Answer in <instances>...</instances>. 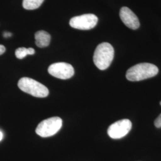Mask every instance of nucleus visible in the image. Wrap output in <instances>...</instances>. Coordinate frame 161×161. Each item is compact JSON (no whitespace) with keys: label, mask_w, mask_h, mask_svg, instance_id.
<instances>
[{"label":"nucleus","mask_w":161,"mask_h":161,"mask_svg":"<svg viewBox=\"0 0 161 161\" xmlns=\"http://www.w3.org/2000/svg\"><path fill=\"white\" fill-rule=\"evenodd\" d=\"M35 44L40 48L48 46L51 41V36L48 32L44 31H40L35 34Z\"/></svg>","instance_id":"obj_9"},{"label":"nucleus","mask_w":161,"mask_h":161,"mask_svg":"<svg viewBox=\"0 0 161 161\" xmlns=\"http://www.w3.org/2000/svg\"><path fill=\"white\" fill-rule=\"evenodd\" d=\"M159 69L155 64L149 63L137 64L127 70L126 78L130 81H140L155 76Z\"/></svg>","instance_id":"obj_1"},{"label":"nucleus","mask_w":161,"mask_h":161,"mask_svg":"<svg viewBox=\"0 0 161 161\" xmlns=\"http://www.w3.org/2000/svg\"><path fill=\"white\" fill-rule=\"evenodd\" d=\"M98 22V18L93 14H85L72 17L69 24L71 27L80 30H90L94 28Z\"/></svg>","instance_id":"obj_5"},{"label":"nucleus","mask_w":161,"mask_h":161,"mask_svg":"<svg viewBox=\"0 0 161 161\" xmlns=\"http://www.w3.org/2000/svg\"><path fill=\"white\" fill-rule=\"evenodd\" d=\"M35 50L32 48H25V47H20L18 48L15 52V55L16 58L19 59H22L25 58L27 55H33L34 54Z\"/></svg>","instance_id":"obj_11"},{"label":"nucleus","mask_w":161,"mask_h":161,"mask_svg":"<svg viewBox=\"0 0 161 161\" xmlns=\"http://www.w3.org/2000/svg\"><path fill=\"white\" fill-rule=\"evenodd\" d=\"M132 128V123L128 119L116 121L110 125L108 134L110 138L119 139L125 137Z\"/></svg>","instance_id":"obj_6"},{"label":"nucleus","mask_w":161,"mask_h":161,"mask_svg":"<svg viewBox=\"0 0 161 161\" xmlns=\"http://www.w3.org/2000/svg\"><path fill=\"white\" fill-rule=\"evenodd\" d=\"M48 71L50 75L61 80L69 79L75 73L73 66L64 62L52 64L49 66Z\"/></svg>","instance_id":"obj_7"},{"label":"nucleus","mask_w":161,"mask_h":161,"mask_svg":"<svg viewBox=\"0 0 161 161\" xmlns=\"http://www.w3.org/2000/svg\"><path fill=\"white\" fill-rule=\"evenodd\" d=\"M19 88L23 92L36 97H46L48 89L40 82L28 77H23L18 82Z\"/></svg>","instance_id":"obj_3"},{"label":"nucleus","mask_w":161,"mask_h":161,"mask_svg":"<svg viewBox=\"0 0 161 161\" xmlns=\"http://www.w3.org/2000/svg\"><path fill=\"white\" fill-rule=\"evenodd\" d=\"M160 104H161V102H160Z\"/></svg>","instance_id":"obj_16"},{"label":"nucleus","mask_w":161,"mask_h":161,"mask_svg":"<svg viewBox=\"0 0 161 161\" xmlns=\"http://www.w3.org/2000/svg\"><path fill=\"white\" fill-rule=\"evenodd\" d=\"M3 134L1 131H0V141L3 139Z\"/></svg>","instance_id":"obj_15"},{"label":"nucleus","mask_w":161,"mask_h":161,"mask_svg":"<svg viewBox=\"0 0 161 161\" xmlns=\"http://www.w3.org/2000/svg\"><path fill=\"white\" fill-rule=\"evenodd\" d=\"M44 0H23V7L26 10H35L40 7Z\"/></svg>","instance_id":"obj_10"},{"label":"nucleus","mask_w":161,"mask_h":161,"mask_svg":"<svg viewBox=\"0 0 161 161\" xmlns=\"http://www.w3.org/2000/svg\"><path fill=\"white\" fill-rule=\"evenodd\" d=\"M5 52H6L5 47L0 44V55H2Z\"/></svg>","instance_id":"obj_13"},{"label":"nucleus","mask_w":161,"mask_h":161,"mask_svg":"<svg viewBox=\"0 0 161 161\" xmlns=\"http://www.w3.org/2000/svg\"><path fill=\"white\" fill-rule=\"evenodd\" d=\"M155 125L156 128H161V114L155 121Z\"/></svg>","instance_id":"obj_12"},{"label":"nucleus","mask_w":161,"mask_h":161,"mask_svg":"<svg viewBox=\"0 0 161 161\" xmlns=\"http://www.w3.org/2000/svg\"><path fill=\"white\" fill-rule=\"evenodd\" d=\"M12 35V33H10V32H4V33L3 34V36H4V37H5V38H8V37L11 36Z\"/></svg>","instance_id":"obj_14"},{"label":"nucleus","mask_w":161,"mask_h":161,"mask_svg":"<svg viewBox=\"0 0 161 161\" xmlns=\"http://www.w3.org/2000/svg\"><path fill=\"white\" fill-rule=\"evenodd\" d=\"M62 126V120L59 117H52L41 122L35 130L42 137H48L56 134Z\"/></svg>","instance_id":"obj_4"},{"label":"nucleus","mask_w":161,"mask_h":161,"mask_svg":"<svg viewBox=\"0 0 161 161\" xmlns=\"http://www.w3.org/2000/svg\"><path fill=\"white\" fill-rule=\"evenodd\" d=\"M121 20L128 28L136 30L140 27V22L138 17L127 7H122L119 12Z\"/></svg>","instance_id":"obj_8"},{"label":"nucleus","mask_w":161,"mask_h":161,"mask_svg":"<svg viewBox=\"0 0 161 161\" xmlns=\"http://www.w3.org/2000/svg\"><path fill=\"white\" fill-rule=\"evenodd\" d=\"M114 58V49L108 42H102L96 48L93 56V61L98 69H108Z\"/></svg>","instance_id":"obj_2"}]
</instances>
